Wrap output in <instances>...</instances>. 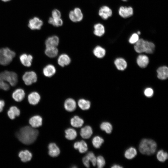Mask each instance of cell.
Returning a JSON list of instances; mask_svg holds the SVG:
<instances>
[{
    "label": "cell",
    "mask_w": 168,
    "mask_h": 168,
    "mask_svg": "<svg viewBox=\"0 0 168 168\" xmlns=\"http://www.w3.org/2000/svg\"><path fill=\"white\" fill-rule=\"evenodd\" d=\"M38 131L32 127L26 126L21 128L17 132V137L19 140L26 145L32 143L36 140Z\"/></svg>",
    "instance_id": "1"
},
{
    "label": "cell",
    "mask_w": 168,
    "mask_h": 168,
    "mask_svg": "<svg viewBox=\"0 0 168 168\" xmlns=\"http://www.w3.org/2000/svg\"><path fill=\"white\" fill-rule=\"evenodd\" d=\"M156 143L151 139H143L141 140L139 147L140 152L142 154L150 155L156 152Z\"/></svg>",
    "instance_id": "2"
},
{
    "label": "cell",
    "mask_w": 168,
    "mask_h": 168,
    "mask_svg": "<svg viewBox=\"0 0 168 168\" xmlns=\"http://www.w3.org/2000/svg\"><path fill=\"white\" fill-rule=\"evenodd\" d=\"M16 55L15 52L7 48L0 49V64L4 66L8 65Z\"/></svg>",
    "instance_id": "3"
},
{
    "label": "cell",
    "mask_w": 168,
    "mask_h": 168,
    "mask_svg": "<svg viewBox=\"0 0 168 168\" xmlns=\"http://www.w3.org/2000/svg\"><path fill=\"white\" fill-rule=\"evenodd\" d=\"M0 79L7 82L12 86H15L18 82L17 74L14 72L7 71L0 73Z\"/></svg>",
    "instance_id": "4"
},
{
    "label": "cell",
    "mask_w": 168,
    "mask_h": 168,
    "mask_svg": "<svg viewBox=\"0 0 168 168\" xmlns=\"http://www.w3.org/2000/svg\"><path fill=\"white\" fill-rule=\"evenodd\" d=\"M69 17L72 22H77L82 21L83 19V15L80 8L76 7L73 10L70 12Z\"/></svg>",
    "instance_id": "5"
},
{
    "label": "cell",
    "mask_w": 168,
    "mask_h": 168,
    "mask_svg": "<svg viewBox=\"0 0 168 168\" xmlns=\"http://www.w3.org/2000/svg\"><path fill=\"white\" fill-rule=\"evenodd\" d=\"M22 79L26 85H30L36 82L37 76L34 71L27 72L23 76Z\"/></svg>",
    "instance_id": "6"
},
{
    "label": "cell",
    "mask_w": 168,
    "mask_h": 168,
    "mask_svg": "<svg viewBox=\"0 0 168 168\" xmlns=\"http://www.w3.org/2000/svg\"><path fill=\"white\" fill-rule=\"evenodd\" d=\"M133 10L131 7L121 6L119 10V14L122 17L127 18L132 16Z\"/></svg>",
    "instance_id": "7"
},
{
    "label": "cell",
    "mask_w": 168,
    "mask_h": 168,
    "mask_svg": "<svg viewBox=\"0 0 168 168\" xmlns=\"http://www.w3.org/2000/svg\"><path fill=\"white\" fill-rule=\"evenodd\" d=\"M43 25V21L38 17H35L30 20L28 27L32 30H40Z\"/></svg>",
    "instance_id": "8"
},
{
    "label": "cell",
    "mask_w": 168,
    "mask_h": 168,
    "mask_svg": "<svg viewBox=\"0 0 168 168\" xmlns=\"http://www.w3.org/2000/svg\"><path fill=\"white\" fill-rule=\"evenodd\" d=\"M98 14L102 18L106 20L111 16L112 11L109 7L104 6L101 7L99 10Z\"/></svg>",
    "instance_id": "9"
},
{
    "label": "cell",
    "mask_w": 168,
    "mask_h": 168,
    "mask_svg": "<svg viewBox=\"0 0 168 168\" xmlns=\"http://www.w3.org/2000/svg\"><path fill=\"white\" fill-rule=\"evenodd\" d=\"M59 43V39L56 35L49 37L46 40L45 44L46 47H56Z\"/></svg>",
    "instance_id": "10"
},
{
    "label": "cell",
    "mask_w": 168,
    "mask_h": 168,
    "mask_svg": "<svg viewBox=\"0 0 168 168\" xmlns=\"http://www.w3.org/2000/svg\"><path fill=\"white\" fill-rule=\"evenodd\" d=\"M157 77L160 79L164 80L168 77V68L167 67L163 66L159 67L157 70Z\"/></svg>",
    "instance_id": "11"
},
{
    "label": "cell",
    "mask_w": 168,
    "mask_h": 168,
    "mask_svg": "<svg viewBox=\"0 0 168 168\" xmlns=\"http://www.w3.org/2000/svg\"><path fill=\"white\" fill-rule=\"evenodd\" d=\"M49 154L52 157H55L59 155L60 150L58 147L54 143H51L49 145Z\"/></svg>",
    "instance_id": "12"
},
{
    "label": "cell",
    "mask_w": 168,
    "mask_h": 168,
    "mask_svg": "<svg viewBox=\"0 0 168 168\" xmlns=\"http://www.w3.org/2000/svg\"><path fill=\"white\" fill-rule=\"evenodd\" d=\"M64 107L67 111L69 112L73 111L76 109V102L73 99L68 98L64 102Z\"/></svg>",
    "instance_id": "13"
},
{
    "label": "cell",
    "mask_w": 168,
    "mask_h": 168,
    "mask_svg": "<svg viewBox=\"0 0 168 168\" xmlns=\"http://www.w3.org/2000/svg\"><path fill=\"white\" fill-rule=\"evenodd\" d=\"M149 59L148 57L145 55H140L138 56L137 59L138 65L140 68H146L148 65Z\"/></svg>",
    "instance_id": "14"
},
{
    "label": "cell",
    "mask_w": 168,
    "mask_h": 168,
    "mask_svg": "<svg viewBox=\"0 0 168 168\" xmlns=\"http://www.w3.org/2000/svg\"><path fill=\"white\" fill-rule=\"evenodd\" d=\"M71 61L69 57L67 54H62L60 55L58 59V63L61 66L63 67L69 64Z\"/></svg>",
    "instance_id": "15"
},
{
    "label": "cell",
    "mask_w": 168,
    "mask_h": 168,
    "mask_svg": "<svg viewBox=\"0 0 168 168\" xmlns=\"http://www.w3.org/2000/svg\"><path fill=\"white\" fill-rule=\"evenodd\" d=\"M42 119L39 115H35L31 118L29 120V123L31 127L34 128L40 126L42 125Z\"/></svg>",
    "instance_id": "16"
},
{
    "label": "cell",
    "mask_w": 168,
    "mask_h": 168,
    "mask_svg": "<svg viewBox=\"0 0 168 168\" xmlns=\"http://www.w3.org/2000/svg\"><path fill=\"white\" fill-rule=\"evenodd\" d=\"M25 96V92L22 89L19 88L16 90L13 93L12 97L16 101L20 102L22 101Z\"/></svg>",
    "instance_id": "17"
},
{
    "label": "cell",
    "mask_w": 168,
    "mask_h": 168,
    "mask_svg": "<svg viewBox=\"0 0 168 168\" xmlns=\"http://www.w3.org/2000/svg\"><path fill=\"white\" fill-rule=\"evenodd\" d=\"M32 59L33 57L31 55L26 54H23L20 57V59L22 64L28 67L31 65Z\"/></svg>",
    "instance_id": "18"
},
{
    "label": "cell",
    "mask_w": 168,
    "mask_h": 168,
    "mask_svg": "<svg viewBox=\"0 0 168 168\" xmlns=\"http://www.w3.org/2000/svg\"><path fill=\"white\" fill-rule=\"evenodd\" d=\"M105 32V28L102 24L98 23L94 25L93 32L95 35L101 37L103 35Z\"/></svg>",
    "instance_id": "19"
},
{
    "label": "cell",
    "mask_w": 168,
    "mask_h": 168,
    "mask_svg": "<svg viewBox=\"0 0 168 168\" xmlns=\"http://www.w3.org/2000/svg\"><path fill=\"white\" fill-rule=\"evenodd\" d=\"M40 96L39 94L36 92H33L29 94L28 99L30 104L35 105L39 102Z\"/></svg>",
    "instance_id": "20"
},
{
    "label": "cell",
    "mask_w": 168,
    "mask_h": 168,
    "mask_svg": "<svg viewBox=\"0 0 168 168\" xmlns=\"http://www.w3.org/2000/svg\"><path fill=\"white\" fill-rule=\"evenodd\" d=\"M145 41L142 39H139L135 44L134 49L136 52L138 53L144 52L145 49Z\"/></svg>",
    "instance_id": "21"
},
{
    "label": "cell",
    "mask_w": 168,
    "mask_h": 168,
    "mask_svg": "<svg viewBox=\"0 0 168 168\" xmlns=\"http://www.w3.org/2000/svg\"><path fill=\"white\" fill-rule=\"evenodd\" d=\"M56 72V69L55 67L51 64L46 65L43 69L44 75L48 77H50L54 75Z\"/></svg>",
    "instance_id": "22"
},
{
    "label": "cell",
    "mask_w": 168,
    "mask_h": 168,
    "mask_svg": "<svg viewBox=\"0 0 168 168\" xmlns=\"http://www.w3.org/2000/svg\"><path fill=\"white\" fill-rule=\"evenodd\" d=\"M93 133L91 128L89 126H86L82 128L80 132L81 137L84 139H88L92 135Z\"/></svg>",
    "instance_id": "23"
},
{
    "label": "cell",
    "mask_w": 168,
    "mask_h": 168,
    "mask_svg": "<svg viewBox=\"0 0 168 168\" xmlns=\"http://www.w3.org/2000/svg\"><path fill=\"white\" fill-rule=\"evenodd\" d=\"M74 147L75 149L78 150L81 153L85 152L88 149L86 143L83 140L75 142L74 144Z\"/></svg>",
    "instance_id": "24"
},
{
    "label": "cell",
    "mask_w": 168,
    "mask_h": 168,
    "mask_svg": "<svg viewBox=\"0 0 168 168\" xmlns=\"http://www.w3.org/2000/svg\"><path fill=\"white\" fill-rule=\"evenodd\" d=\"M18 156L23 162H27L30 161L32 157L31 153L27 150L21 151Z\"/></svg>",
    "instance_id": "25"
},
{
    "label": "cell",
    "mask_w": 168,
    "mask_h": 168,
    "mask_svg": "<svg viewBox=\"0 0 168 168\" xmlns=\"http://www.w3.org/2000/svg\"><path fill=\"white\" fill-rule=\"evenodd\" d=\"M114 63L118 69L123 71L127 67L126 61L122 58H118L115 59Z\"/></svg>",
    "instance_id": "26"
},
{
    "label": "cell",
    "mask_w": 168,
    "mask_h": 168,
    "mask_svg": "<svg viewBox=\"0 0 168 168\" xmlns=\"http://www.w3.org/2000/svg\"><path fill=\"white\" fill-rule=\"evenodd\" d=\"M93 53L95 56L98 58H103L105 55V49L100 46L96 47L93 49Z\"/></svg>",
    "instance_id": "27"
},
{
    "label": "cell",
    "mask_w": 168,
    "mask_h": 168,
    "mask_svg": "<svg viewBox=\"0 0 168 168\" xmlns=\"http://www.w3.org/2000/svg\"><path fill=\"white\" fill-rule=\"evenodd\" d=\"M20 114V110L15 106L11 107L7 112L8 117L12 119H14L16 117L19 116Z\"/></svg>",
    "instance_id": "28"
},
{
    "label": "cell",
    "mask_w": 168,
    "mask_h": 168,
    "mask_svg": "<svg viewBox=\"0 0 168 168\" xmlns=\"http://www.w3.org/2000/svg\"><path fill=\"white\" fill-rule=\"evenodd\" d=\"M70 123L72 126L78 128L82 126L84 124V121L79 116H75L71 119Z\"/></svg>",
    "instance_id": "29"
},
{
    "label": "cell",
    "mask_w": 168,
    "mask_h": 168,
    "mask_svg": "<svg viewBox=\"0 0 168 168\" xmlns=\"http://www.w3.org/2000/svg\"><path fill=\"white\" fill-rule=\"evenodd\" d=\"M58 50L56 47H46L45 51L46 55L49 58L55 57L58 54Z\"/></svg>",
    "instance_id": "30"
},
{
    "label": "cell",
    "mask_w": 168,
    "mask_h": 168,
    "mask_svg": "<svg viewBox=\"0 0 168 168\" xmlns=\"http://www.w3.org/2000/svg\"><path fill=\"white\" fill-rule=\"evenodd\" d=\"M65 137L68 140H72L76 138L77 136L76 131L72 128H68L65 131Z\"/></svg>",
    "instance_id": "31"
},
{
    "label": "cell",
    "mask_w": 168,
    "mask_h": 168,
    "mask_svg": "<svg viewBox=\"0 0 168 168\" xmlns=\"http://www.w3.org/2000/svg\"><path fill=\"white\" fill-rule=\"evenodd\" d=\"M79 107L83 110L89 109L91 106V102L89 100L83 99H80L78 102Z\"/></svg>",
    "instance_id": "32"
},
{
    "label": "cell",
    "mask_w": 168,
    "mask_h": 168,
    "mask_svg": "<svg viewBox=\"0 0 168 168\" xmlns=\"http://www.w3.org/2000/svg\"><path fill=\"white\" fill-rule=\"evenodd\" d=\"M137 154L136 149L134 147H131L126 150L124 153V156L126 158L131 159L134 157Z\"/></svg>",
    "instance_id": "33"
},
{
    "label": "cell",
    "mask_w": 168,
    "mask_h": 168,
    "mask_svg": "<svg viewBox=\"0 0 168 168\" xmlns=\"http://www.w3.org/2000/svg\"><path fill=\"white\" fill-rule=\"evenodd\" d=\"M48 22L49 24L56 27L61 26L63 24V21L61 18H54L52 17L49 18Z\"/></svg>",
    "instance_id": "34"
},
{
    "label": "cell",
    "mask_w": 168,
    "mask_h": 168,
    "mask_svg": "<svg viewBox=\"0 0 168 168\" xmlns=\"http://www.w3.org/2000/svg\"><path fill=\"white\" fill-rule=\"evenodd\" d=\"M104 142V139L99 136L95 137L92 140V143L93 146L95 148H100Z\"/></svg>",
    "instance_id": "35"
},
{
    "label": "cell",
    "mask_w": 168,
    "mask_h": 168,
    "mask_svg": "<svg viewBox=\"0 0 168 168\" xmlns=\"http://www.w3.org/2000/svg\"><path fill=\"white\" fill-rule=\"evenodd\" d=\"M155 49L154 44L150 41L146 40L145 49L144 52L147 54H152Z\"/></svg>",
    "instance_id": "36"
},
{
    "label": "cell",
    "mask_w": 168,
    "mask_h": 168,
    "mask_svg": "<svg viewBox=\"0 0 168 168\" xmlns=\"http://www.w3.org/2000/svg\"><path fill=\"white\" fill-rule=\"evenodd\" d=\"M100 129L105 131L107 133L109 134L111 133L112 130V125L108 122H103L100 125Z\"/></svg>",
    "instance_id": "37"
},
{
    "label": "cell",
    "mask_w": 168,
    "mask_h": 168,
    "mask_svg": "<svg viewBox=\"0 0 168 168\" xmlns=\"http://www.w3.org/2000/svg\"><path fill=\"white\" fill-rule=\"evenodd\" d=\"M156 157L158 161L163 162L168 159V155L166 152H164L163 150H161L157 153Z\"/></svg>",
    "instance_id": "38"
},
{
    "label": "cell",
    "mask_w": 168,
    "mask_h": 168,
    "mask_svg": "<svg viewBox=\"0 0 168 168\" xmlns=\"http://www.w3.org/2000/svg\"><path fill=\"white\" fill-rule=\"evenodd\" d=\"M105 160L102 156H99L96 158V164L98 168H103L105 166Z\"/></svg>",
    "instance_id": "39"
},
{
    "label": "cell",
    "mask_w": 168,
    "mask_h": 168,
    "mask_svg": "<svg viewBox=\"0 0 168 168\" xmlns=\"http://www.w3.org/2000/svg\"><path fill=\"white\" fill-rule=\"evenodd\" d=\"M86 156L90 161L91 162L92 165L95 166L96 164V158L94 153L91 152H90L87 153Z\"/></svg>",
    "instance_id": "40"
},
{
    "label": "cell",
    "mask_w": 168,
    "mask_h": 168,
    "mask_svg": "<svg viewBox=\"0 0 168 168\" xmlns=\"http://www.w3.org/2000/svg\"><path fill=\"white\" fill-rule=\"evenodd\" d=\"M139 39V35L137 33H134L130 36L128 41L131 44H135Z\"/></svg>",
    "instance_id": "41"
},
{
    "label": "cell",
    "mask_w": 168,
    "mask_h": 168,
    "mask_svg": "<svg viewBox=\"0 0 168 168\" xmlns=\"http://www.w3.org/2000/svg\"><path fill=\"white\" fill-rule=\"evenodd\" d=\"M9 88L10 86L9 84L5 81L0 79V89L7 91Z\"/></svg>",
    "instance_id": "42"
},
{
    "label": "cell",
    "mask_w": 168,
    "mask_h": 168,
    "mask_svg": "<svg viewBox=\"0 0 168 168\" xmlns=\"http://www.w3.org/2000/svg\"><path fill=\"white\" fill-rule=\"evenodd\" d=\"M61 14L60 11L57 9H54L52 12V17L54 18L61 17Z\"/></svg>",
    "instance_id": "43"
},
{
    "label": "cell",
    "mask_w": 168,
    "mask_h": 168,
    "mask_svg": "<svg viewBox=\"0 0 168 168\" xmlns=\"http://www.w3.org/2000/svg\"><path fill=\"white\" fill-rule=\"evenodd\" d=\"M153 90L151 88H147L145 89L144 91L145 95L148 97H152L153 94Z\"/></svg>",
    "instance_id": "44"
},
{
    "label": "cell",
    "mask_w": 168,
    "mask_h": 168,
    "mask_svg": "<svg viewBox=\"0 0 168 168\" xmlns=\"http://www.w3.org/2000/svg\"><path fill=\"white\" fill-rule=\"evenodd\" d=\"M82 161L84 166L87 167H89L90 166V161L86 156H85L82 158Z\"/></svg>",
    "instance_id": "45"
},
{
    "label": "cell",
    "mask_w": 168,
    "mask_h": 168,
    "mask_svg": "<svg viewBox=\"0 0 168 168\" xmlns=\"http://www.w3.org/2000/svg\"><path fill=\"white\" fill-rule=\"evenodd\" d=\"M5 102L3 100H0V112H1L4 106Z\"/></svg>",
    "instance_id": "46"
},
{
    "label": "cell",
    "mask_w": 168,
    "mask_h": 168,
    "mask_svg": "<svg viewBox=\"0 0 168 168\" xmlns=\"http://www.w3.org/2000/svg\"><path fill=\"white\" fill-rule=\"evenodd\" d=\"M123 167L120 166L119 165H113L111 167V168H122Z\"/></svg>",
    "instance_id": "47"
},
{
    "label": "cell",
    "mask_w": 168,
    "mask_h": 168,
    "mask_svg": "<svg viewBox=\"0 0 168 168\" xmlns=\"http://www.w3.org/2000/svg\"><path fill=\"white\" fill-rule=\"evenodd\" d=\"M2 0V1H3V2H6L9 1H10V0Z\"/></svg>",
    "instance_id": "48"
},
{
    "label": "cell",
    "mask_w": 168,
    "mask_h": 168,
    "mask_svg": "<svg viewBox=\"0 0 168 168\" xmlns=\"http://www.w3.org/2000/svg\"><path fill=\"white\" fill-rule=\"evenodd\" d=\"M137 33L138 35H140V34H141V32H140V31H138L137 32Z\"/></svg>",
    "instance_id": "49"
},
{
    "label": "cell",
    "mask_w": 168,
    "mask_h": 168,
    "mask_svg": "<svg viewBox=\"0 0 168 168\" xmlns=\"http://www.w3.org/2000/svg\"><path fill=\"white\" fill-rule=\"evenodd\" d=\"M122 0L123 1L125 2V1H126L127 0Z\"/></svg>",
    "instance_id": "50"
}]
</instances>
